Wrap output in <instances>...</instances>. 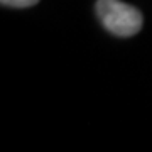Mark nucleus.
<instances>
[{
    "label": "nucleus",
    "mask_w": 152,
    "mask_h": 152,
    "mask_svg": "<svg viewBox=\"0 0 152 152\" xmlns=\"http://www.w3.org/2000/svg\"><path fill=\"white\" fill-rule=\"evenodd\" d=\"M2 5L7 7H17V9H24V7H32L36 5L39 0H0Z\"/></svg>",
    "instance_id": "f03ea898"
},
{
    "label": "nucleus",
    "mask_w": 152,
    "mask_h": 152,
    "mask_svg": "<svg viewBox=\"0 0 152 152\" xmlns=\"http://www.w3.org/2000/svg\"><path fill=\"white\" fill-rule=\"evenodd\" d=\"M96 14L103 27L115 36L130 37L142 27V14L135 7L120 0H98Z\"/></svg>",
    "instance_id": "f257e3e1"
}]
</instances>
